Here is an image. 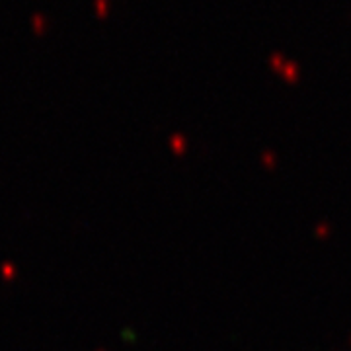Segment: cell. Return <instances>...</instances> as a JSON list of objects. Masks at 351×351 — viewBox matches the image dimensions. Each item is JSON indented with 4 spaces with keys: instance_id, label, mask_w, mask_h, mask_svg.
I'll return each mask as SVG.
<instances>
[]
</instances>
